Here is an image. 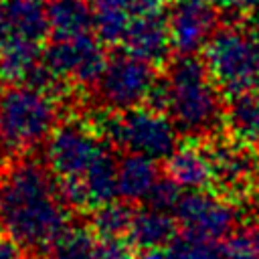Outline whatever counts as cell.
<instances>
[{
    "mask_svg": "<svg viewBox=\"0 0 259 259\" xmlns=\"http://www.w3.org/2000/svg\"><path fill=\"white\" fill-rule=\"evenodd\" d=\"M105 148L107 144H103L97 127L67 121L47 138V166L59 180L81 178Z\"/></svg>",
    "mask_w": 259,
    "mask_h": 259,
    "instance_id": "8",
    "label": "cell"
},
{
    "mask_svg": "<svg viewBox=\"0 0 259 259\" xmlns=\"http://www.w3.org/2000/svg\"><path fill=\"white\" fill-rule=\"evenodd\" d=\"M154 67V63L127 51L113 55L97 81V97L103 107L123 111L146 103L158 83Z\"/></svg>",
    "mask_w": 259,
    "mask_h": 259,
    "instance_id": "6",
    "label": "cell"
},
{
    "mask_svg": "<svg viewBox=\"0 0 259 259\" xmlns=\"http://www.w3.org/2000/svg\"><path fill=\"white\" fill-rule=\"evenodd\" d=\"M136 247L127 237H99L97 259H136Z\"/></svg>",
    "mask_w": 259,
    "mask_h": 259,
    "instance_id": "26",
    "label": "cell"
},
{
    "mask_svg": "<svg viewBox=\"0 0 259 259\" xmlns=\"http://www.w3.org/2000/svg\"><path fill=\"white\" fill-rule=\"evenodd\" d=\"M0 174H2V168H0Z\"/></svg>",
    "mask_w": 259,
    "mask_h": 259,
    "instance_id": "33",
    "label": "cell"
},
{
    "mask_svg": "<svg viewBox=\"0 0 259 259\" xmlns=\"http://www.w3.org/2000/svg\"><path fill=\"white\" fill-rule=\"evenodd\" d=\"M158 176L156 160L138 154V152H125L117 160V196L127 202H142L148 198Z\"/></svg>",
    "mask_w": 259,
    "mask_h": 259,
    "instance_id": "14",
    "label": "cell"
},
{
    "mask_svg": "<svg viewBox=\"0 0 259 259\" xmlns=\"http://www.w3.org/2000/svg\"><path fill=\"white\" fill-rule=\"evenodd\" d=\"M40 2H42V0H40Z\"/></svg>",
    "mask_w": 259,
    "mask_h": 259,
    "instance_id": "35",
    "label": "cell"
},
{
    "mask_svg": "<svg viewBox=\"0 0 259 259\" xmlns=\"http://www.w3.org/2000/svg\"><path fill=\"white\" fill-rule=\"evenodd\" d=\"M204 65L229 97L251 91L259 85V34L243 26L219 28L204 51Z\"/></svg>",
    "mask_w": 259,
    "mask_h": 259,
    "instance_id": "4",
    "label": "cell"
},
{
    "mask_svg": "<svg viewBox=\"0 0 259 259\" xmlns=\"http://www.w3.org/2000/svg\"><path fill=\"white\" fill-rule=\"evenodd\" d=\"M20 36L16 32V26L12 22V16L8 12V6H6V0H0V53L10 47L12 42H18ZM28 42V40H26Z\"/></svg>",
    "mask_w": 259,
    "mask_h": 259,
    "instance_id": "27",
    "label": "cell"
},
{
    "mask_svg": "<svg viewBox=\"0 0 259 259\" xmlns=\"http://www.w3.org/2000/svg\"><path fill=\"white\" fill-rule=\"evenodd\" d=\"M170 253L174 259H221L223 253L217 247V241H208L202 237H194L184 233L170 243Z\"/></svg>",
    "mask_w": 259,
    "mask_h": 259,
    "instance_id": "24",
    "label": "cell"
},
{
    "mask_svg": "<svg viewBox=\"0 0 259 259\" xmlns=\"http://www.w3.org/2000/svg\"><path fill=\"white\" fill-rule=\"evenodd\" d=\"M42 65V51L38 42L18 40L0 53V77L10 83H30Z\"/></svg>",
    "mask_w": 259,
    "mask_h": 259,
    "instance_id": "20",
    "label": "cell"
},
{
    "mask_svg": "<svg viewBox=\"0 0 259 259\" xmlns=\"http://www.w3.org/2000/svg\"><path fill=\"white\" fill-rule=\"evenodd\" d=\"M93 6V28L103 45H119L134 18L132 0H91Z\"/></svg>",
    "mask_w": 259,
    "mask_h": 259,
    "instance_id": "18",
    "label": "cell"
},
{
    "mask_svg": "<svg viewBox=\"0 0 259 259\" xmlns=\"http://www.w3.org/2000/svg\"><path fill=\"white\" fill-rule=\"evenodd\" d=\"M0 259H24V249L16 245L10 237H0Z\"/></svg>",
    "mask_w": 259,
    "mask_h": 259,
    "instance_id": "29",
    "label": "cell"
},
{
    "mask_svg": "<svg viewBox=\"0 0 259 259\" xmlns=\"http://www.w3.org/2000/svg\"><path fill=\"white\" fill-rule=\"evenodd\" d=\"M223 259H259V225H245L233 231L221 249Z\"/></svg>",
    "mask_w": 259,
    "mask_h": 259,
    "instance_id": "23",
    "label": "cell"
},
{
    "mask_svg": "<svg viewBox=\"0 0 259 259\" xmlns=\"http://www.w3.org/2000/svg\"><path fill=\"white\" fill-rule=\"evenodd\" d=\"M247 146L249 144L237 140V144L225 142L212 150L217 182L233 192H241L243 188H247L257 174L255 156Z\"/></svg>",
    "mask_w": 259,
    "mask_h": 259,
    "instance_id": "13",
    "label": "cell"
},
{
    "mask_svg": "<svg viewBox=\"0 0 259 259\" xmlns=\"http://www.w3.org/2000/svg\"><path fill=\"white\" fill-rule=\"evenodd\" d=\"M202 2H208L217 8H237L239 6V0H202Z\"/></svg>",
    "mask_w": 259,
    "mask_h": 259,
    "instance_id": "31",
    "label": "cell"
},
{
    "mask_svg": "<svg viewBox=\"0 0 259 259\" xmlns=\"http://www.w3.org/2000/svg\"><path fill=\"white\" fill-rule=\"evenodd\" d=\"M166 6H168V0H132L134 16L166 14Z\"/></svg>",
    "mask_w": 259,
    "mask_h": 259,
    "instance_id": "28",
    "label": "cell"
},
{
    "mask_svg": "<svg viewBox=\"0 0 259 259\" xmlns=\"http://www.w3.org/2000/svg\"><path fill=\"white\" fill-rule=\"evenodd\" d=\"M176 221L184 233L208 241L227 239L237 225V208L225 196L200 190H188L176 206Z\"/></svg>",
    "mask_w": 259,
    "mask_h": 259,
    "instance_id": "9",
    "label": "cell"
},
{
    "mask_svg": "<svg viewBox=\"0 0 259 259\" xmlns=\"http://www.w3.org/2000/svg\"><path fill=\"white\" fill-rule=\"evenodd\" d=\"M99 134L115 148L166 160L178 146V127L162 109L152 105L123 111L107 109L99 119Z\"/></svg>",
    "mask_w": 259,
    "mask_h": 259,
    "instance_id": "5",
    "label": "cell"
},
{
    "mask_svg": "<svg viewBox=\"0 0 259 259\" xmlns=\"http://www.w3.org/2000/svg\"><path fill=\"white\" fill-rule=\"evenodd\" d=\"M59 121L51 91L16 83L0 95V142L8 150H26L45 142Z\"/></svg>",
    "mask_w": 259,
    "mask_h": 259,
    "instance_id": "3",
    "label": "cell"
},
{
    "mask_svg": "<svg viewBox=\"0 0 259 259\" xmlns=\"http://www.w3.org/2000/svg\"><path fill=\"white\" fill-rule=\"evenodd\" d=\"M166 176L182 190H200L217 180L212 152L200 144H182L166 158Z\"/></svg>",
    "mask_w": 259,
    "mask_h": 259,
    "instance_id": "12",
    "label": "cell"
},
{
    "mask_svg": "<svg viewBox=\"0 0 259 259\" xmlns=\"http://www.w3.org/2000/svg\"><path fill=\"white\" fill-rule=\"evenodd\" d=\"M107 53L99 38L89 32L67 38H53L42 51L45 67L61 81L75 83L81 87L97 85L99 77L107 67Z\"/></svg>",
    "mask_w": 259,
    "mask_h": 259,
    "instance_id": "7",
    "label": "cell"
},
{
    "mask_svg": "<svg viewBox=\"0 0 259 259\" xmlns=\"http://www.w3.org/2000/svg\"><path fill=\"white\" fill-rule=\"evenodd\" d=\"M168 22L172 47L180 57L204 49L210 36L219 30L217 6L202 0H178L170 10Z\"/></svg>",
    "mask_w": 259,
    "mask_h": 259,
    "instance_id": "10",
    "label": "cell"
},
{
    "mask_svg": "<svg viewBox=\"0 0 259 259\" xmlns=\"http://www.w3.org/2000/svg\"><path fill=\"white\" fill-rule=\"evenodd\" d=\"M0 95H2V91H0Z\"/></svg>",
    "mask_w": 259,
    "mask_h": 259,
    "instance_id": "34",
    "label": "cell"
},
{
    "mask_svg": "<svg viewBox=\"0 0 259 259\" xmlns=\"http://www.w3.org/2000/svg\"><path fill=\"white\" fill-rule=\"evenodd\" d=\"M99 237L91 227L69 225L51 247V259H97Z\"/></svg>",
    "mask_w": 259,
    "mask_h": 259,
    "instance_id": "21",
    "label": "cell"
},
{
    "mask_svg": "<svg viewBox=\"0 0 259 259\" xmlns=\"http://www.w3.org/2000/svg\"><path fill=\"white\" fill-rule=\"evenodd\" d=\"M259 6V0H239L237 10H253Z\"/></svg>",
    "mask_w": 259,
    "mask_h": 259,
    "instance_id": "32",
    "label": "cell"
},
{
    "mask_svg": "<svg viewBox=\"0 0 259 259\" xmlns=\"http://www.w3.org/2000/svg\"><path fill=\"white\" fill-rule=\"evenodd\" d=\"M180 196H182V188H180L174 180H170V178L166 176V178H160V180L156 182V186H154L152 192L148 194L146 202H148V206H152V208L170 212V210H176V206H178V202H180Z\"/></svg>",
    "mask_w": 259,
    "mask_h": 259,
    "instance_id": "25",
    "label": "cell"
},
{
    "mask_svg": "<svg viewBox=\"0 0 259 259\" xmlns=\"http://www.w3.org/2000/svg\"><path fill=\"white\" fill-rule=\"evenodd\" d=\"M227 127L235 140L257 146L259 144V91L251 89L231 97L229 109L225 111Z\"/></svg>",
    "mask_w": 259,
    "mask_h": 259,
    "instance_id": "19",
    "label": "cell"
},
{
    "mask_svg": "<svg viewBox=\"0 0 259 259\" xmlns=\"http://www.w3.org/2000/svg\"><path fill=\"white\" fill-rule=\"evenodd\" d=\"M77 180L83 188L85 204L91 210L119 198L117 196V160L111 148L107 146L99 154V158L89 166V170Z\"/></svg>",
    "mask_w": 259,
    "mask_h": 259,
    "instance_id": "16",
    "label": "cell"
},
{
    "mask_svg": "<svg viewBox=\"0 0 259 259\" xmlns=\"http://www.w3.org/2000/svg\"><path fill=\"white\" fill-rule=\"evenodd\" d=\"M221 89L206 65L192 55L170 65L166 77L156 83L150 105L168 113L178 132L186 136H208L223 119Z\"/></svg>",
    "mask_w": 259,
    "mask_h": 259,
    "instance_id": "2",
    "label": "cell"
},
{
    "mask_svg": "<svg viewBox=\"0 0 259 259\" xmlns=\"http://www.w3.org/2000/svg\"><path fill=\"white\" fill-rule=\"evenodd\" d=\"M32 158L12 162L0 174V231L28 255L51 251L69 227V210L59 178Z\"/></svg>",
    "mask_w": 259,
    "mask_h": 259,
    "instance_id": "1",
    "label": "cell"
},
{
    "mask_svg": "<svg viewBox=\"0 0 259 259\" xmlns=\"http://www.w3.org/2000/svg\"><path fill=\"white\" fill-rule=\"evenodd\" d=\"M121 45L125 47L127 53L142 57L154 65L164 63L174 51L170 22L166 14L134 16Z\"/></svg>",
    "mask_w": 259,
    "mask_h": 259,
    "instance_id": "11",
    "label": "cell"
},
{
    "mask_svg": "<svg viewBox=\"0 0 259 259\" xmlns=\"http://www.w3.org/2000/svg\"><path fill=\"white\" fill-rule=\"evenodd\" d=\"M136 259H174V257H172L170 249L162 247V249H148V251H144V253H142L140 257H136Z\"/></svg>",
    "mask_w": 259,
    "mask_h": 259,
    "instance_id": "30",
    "label": "cell"
},
{
    "mask_svg": "<svg viewBox=\"0 0 259 259\" xmlns=\"http://www.w3.org/2000/svg\"><path fill=\"white\" fill-rule=\"evenodd\" d=\"M47 16L53 38L87 34L95 22L89 0H49Z\"/></svg>",
    "mask_w": 259,
    "mask_h": 259,
    "instance_id": "17",
    "label": "cell"
},
{
    "mask_svg": "<svg viewBox=\"0 0 259 259\" xmlns=\"http://www.w3.org/2000/svg\"><path fill=\"white\" fill-rule=\"evenodd\" d=\"M176 223L178 221L170 212L148 206L136 210L127 239L134 243L136 249L142 251L170 247V243L176 239V229H178Z\"/></svg>",
    "mask_w": 259,
    "mask_h": 259,
    "instance_id": "15",
    "label": "cell"
},
{
    "mask_svg": "<svg viewBox=\"0 0 259 259\" xmlns=\"http://www.w3.org/2000/svg\"><path fill=\"white\" fill-rule=\"evenodd\" d=\"M136 210L132 208V202L119 198L105 202L91 212V229L95 231L97 237L107 239V237H127L132 221H134Z\"/></svg>",
    "mask_w": 259,
    "mask_h": 259,
    "instance_id": "22",
    "label": "cell"
}]
</instances>
